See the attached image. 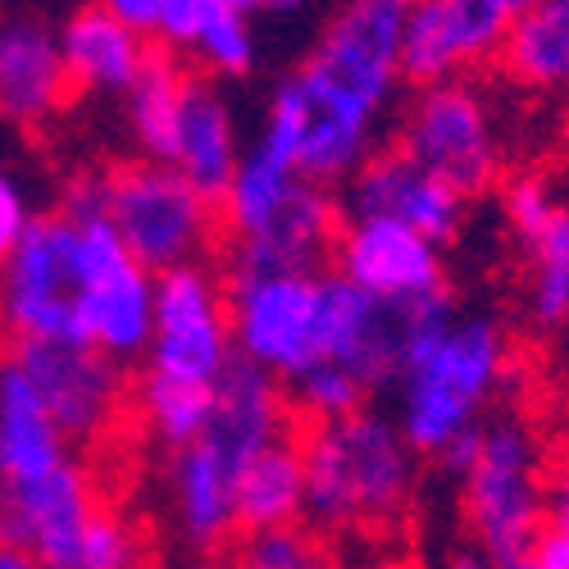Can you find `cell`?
<instances>
[{
  "label": "cell",
  "mask_w": 569,
  "mask_h": 569,
  "mask_svg": "<svg viewBox=\"0 0 569 569\" xmlns=\"http://www.w3.org/2000/svg\"><path fill=\"white\" fill-rule=\"evenodd\" d=\"M410 0H347L319 32L310 60L288 78L306 106L297 178L347 182L373 156V123L401 87V28Z\"/></svg>",
  "instance_id": "obj_1"
},
{
  "label": "cell",
  "mask_w": 569,
  "mask_h": 569,
  "mask_svg": "<svg viewBox=\"0 0 569 569\" xmlns=\"http://www.w3.org/2000/svg\"><path fill=\"white\" fill-rule=\"evenodd\" d=\"M310 533H388L415 501V451L388 415L356 410L297 438Z\"/></svg>",
  "instance_id": "obj_2"
},
{
  "label": "cell",
  "mask_w": 569,
  "mask_h": 569,
  "mask_svg": "<svg viewBox=\"0 0 569 569\" xmlns=\"http://www.w3.org/2000/svg\"><path fill=\"white\" fill-rule=\"evenodd\" d=\"M510 338L488 315L447 319L423 338L397 373V429L415 456H442L483 423L510 378Z\"/></svg>",
  "instance_id": "obj_3"
},
{
  "label": "cell",
  "mask_w": 569,
  "mask_h": 569,
  "mask_svg": "<svg viewBox=\"0 0 569 569\" xmlns=\"http://www.w3.org/2000/svg\"><path fill=\"white\" fill-rule=\"evenodd\" d=\"M442 469L460 483V510L469 542L497 569L519 565L547 529V451L529 419L492 415L456 447H447Z\"/></svg>",
  "instance_id": "obj_4"
},
{
  "label": "cell",
  "mask_w": 569,
  "mask_h": 569,
  "mask_svg": "<svg viewBox=\"0 0 569 569\" xmlns=\"http://www.w3.org/2000/svg\"><path fill=\"white\" fill-rule=\"evenodd\" d=\"M60 214H69L82 237V306H78V315H82L87 347L110 356L114 365L147 356L151 319H156V273H147L123 251L119 232L101 206V178H78L64 192Z\"/></svg>",
  "instance_id": "obj_5"
},
{
  "label": "cell",
  "mask_w": 569,
  "mask_h": 569,
  "mask_svg": "<svg viewBox=\"0 0 569 569\" xmlns=\"http://www.w3.org/2000/svg\"><path fill=\"white\" fill-rule=\"evenodd\" d=\"M232 356L264 369L278 383H297L328 365V273H228Z\"/></svg>",
  "instance_id": "obj_6"
},
{
  "label": "cell",
  "mask_w": 569,
  "mask_h": 569,
  "mask_svg": "<svg viewBox=\"0 0 569 569\" xmlns=\"http://www.w3.org/2000/svg\"><path fill=\"white\" fill-rule=\"evenodd\" d=\"M101 206L123 251L147 273L206 264V251L214 247L219 206H210L173 164L141 160L110 169L101 178Z\"/></svg>",
  "instance_id": "obj_7"
},
{
  "label": "cell",
  "mask_w": 569,
  "mask_h": 569,
  "mask_svg": "<svg viewBox=\"0 0 569 569\" xmlns=\"http://www.w3.org/2000/svg\"><path fill=\"white\" fill-rule=\"evenodd\" d=\"M82 237L69 214H37L0 260V333L14 342L87 347L82 338Z\"/></svg>",
  "instance_id": "obj_8"
},
{
  "label": "cell",
  "mask_w": 569,
  "mask_h": 569,
  "mask_svg": "<svg viewBox=\"0 0 569 569\" xmlns=\"http://www.w3.org/2000/svg\"><path fill=\"white\" fill-rule=\"evenodd\" d=\"M397 151L465 201L483 197L506 160L497 110L488 91L469 78H447L415 91L401 114Z\"/></svg>",
  "instance_id": "obj_9"
},
{
  "label": "cell",
  "mask_w": 569,
  "mask_h": 569,
  "mask_svg": "<svg viewBox=\"0 0 569 569\" xmlns=\"http://www.w3.org/2000/svg\"><path fill=\"white\" fill-rule=\"evenodd\" d=\"M232 360V328L223 278L210 264H178L156 273V319L147 373L214 388Z\"/></svg>",
  "instance_id": "obj_10"
},
{
  "label": "cell",
  "mask_w": 569,
  "mask_h": 569,
  "mask_svg": "<svg viewBox=\"0 0 569 569\" xmlns=\"http://www.w3.org/2000/svg\"><path fill=\"white\" fill-rule=\"evenodd\" d=\"M10 356L37 388L46 415L64 433L69 447L101 442L123 415V365L91 347H60V342H14Z\"/></svg>",
  "instance_id": "obj_11"
},
{
  "label": "cell",
  "mask_w": 569,
  "mask_h": 569,
  "mask_svg": "<svg viewBox=\"0 0 569 569\" xmlns=\"http://www.w3.org/2000/svg\"><path fill=\"white\" fill-rule=\"evenodd\" d=\"M97 510L101 497L87 465L69 460L28 488L0 492V547H19L46 569H73Z\"/></svg>",
  "instance_id": "obj_12"
},
{
  "label": "cell",
  "mask_w": 569,
  "mask_h": 569,
  "mask_svg": "<svg viewBox=\"0 0 569 569\" xmlns=\"http://www.w3.org/2000/svg\"><path fill=\"white\" fill-rule=\"evenodd\" d=\"M465 197L442 187L433 173L410 164L397 147L373 151L351 178L338 201L342 219H392L429 237L433 247H451L465 228Z\"/></svg>",
  "instance_id": "obj_13"
},
{
  "label": "cell",
  "mask_w": 569,
  "mask_h": 569,
  "mask_svg": "<svg viewBox=\"0 0 569 569\" xmlns=\"http://www.w3.org/2000/svg\"><path fill=\"white\" fill-rule=\"evenodd\" d=\"M333 260L338 278L378 301H419L447 292L442 247L392 219H342Z\"/></svg>",
  "instance_id": "obj_14"
},
{
  "label": "cell",
  "mask_w": 569,
  "mask_h": 569,
  "mask_svg": "<svg viewBox=\"0 0 569 569\" xmlns=\"http://www.w3.org/2000/svg\"><path fill=\"white\" fill-rule=\"evenodd\" d=\"M288 429H292V406H288L282 383L269 378L264 369L232 356L228 369L219 373L214 392H210V419H206V433L197 442L232 473V479H242V469L264 447L288 438Z\"/></svg>",
  "instance_id": "obj_15"
},
{
  "label": "cell",
  "mask_w": 569,
  "mask_h": 569,
  "mask_svg": "<svg viewBox=\"0 0 569 569\" xmlns=\"http://www.w3.org/2000/svg\"><path fill=\"white\" fill-rule=\"evenodd\" d=\"M342 232L338 197L315 182H297L273 223L232 247V273H319Z\"/></svg>",
  "instance_id": "obj_16"
},
{
  "label": "cell",
  "mask_w": 569,
  "mask_h": 569,
  "mask_svg": "<svg viewBox=\"0 0 569 569\" xmlns=\"http://www.w3.org/2000/svg\"><path fill=\"white\" fill-rule=\"evenodd\" d=\"M169 164L197 187V192L219 206L228 182L242 164V147H237V123L223 101V91L206 73H187L182 82V101L173 119V147Z\"/></svg>",
  "instance_id": "obj_17"
},
{
  "label": "cell",
  "mask_w": 569,
  "mask_h": 569,
  "mask_svg": "<svg viewBox=\"0 0 569 569\" xmlns=\"http://www.w3.org/2000/svg\"><path fill=\"white\" fill-rule=\"evenodd\" d=\"M73 97L60 37L51 23L32 14H14L0 23V114L14 123H41Z\"/></svg>",
  "instance_id": "obj_18"
},
{
  "label": "cell",
  "mask_w": 569,
  "mask_h": 569,
  "mask_svg": "<svg viewBox=\"0 0 569 569\" xmlns=\"http://www.w3.org/2000/svg\"><path fill=\"white\" fill-rule=\"evenodd\" d=\"M69 460H78L73 447L51 423L19 360L6 351L0 356V492L28 488Z\"/></svg>",
  "instance_id": "obj_19"
},
{
  "label": "cell",
  "mask_w": 569,
  "mask_h": 569,
  "mask_svg": "<svg viewBox=\"0 0 569 569\" xmlns=\"http://www.w3.org/2000/svg\"><path fill=\"white\" fill-rule=\"evenodd\" d=\"M60 37V60L73 91L91 97H128L141 64L151 56V41L128 32L119 19H110L101 6H82L64 19Z\"/></svg>",
  "instance_id": "obj_20"
},
{
  "label": "cell",
  "mask_w": 569,
  "mask_h": 569,
  "mask_svg": "<svg viewBox=\"0 0 569 569\" xmlns=\"http://www.w3.org/2000/svg\"><path fill=\"white\" fill-rule=\"evenodd\" d=\"M237 479L201 447L187 442L173 451L169 465V501H173V529L192 551H219L237 533Z\"/></svg>",
  "instance_id": "obj_21"
},
{
  "label": "cell",
  "mask_w": 569,
  "mask_h": 569,
  "mask_svg": "<svg viewBox=\"0 0 569 569\" xmlns=\"http://www.w3.org/2000/svg\"><path fill=\"white\" fill-rule=\"evenodd\" d=\"M306 506V473H301V447L297 438H278L264 447L237 479V529L251 533H273V529H297Z\"/></svg>",
  "instance_id": "obj_22"
},
{
  "label": "cell",
  "mask_w": 569,
  "mask_h": 569,
  "mask_svg": "<svg viewBox=\"0 0 569 569\" xmlns=\"http://www.w3.org/2000/svg\"><path fill=\"white\" fill-rule=\"evenodd\" d=\"M510 82L529 91H565L569 87V0H533L506 28L497 51Z\"/></svg>",
  "instance_id": "obj_23"
},
{
  "label": "cell",
  "mask_w": 569,
  "mask_h": 569,
  "mask_svg": "<svg viewBox=\"0 0 569 569\" xmlns=\"http://www.w3.org/2000/svg\"><path fill=\"white\" fill-rule=\"evenodd\" d=\"M519 247L529 251V319L538 333H560L569 328V206L556 201Z\"/></svg>",
  "instance_id": "obj_24"
},
{
  "label": "cell",
  "mask_w": 569,
  "mask_h": 569,
  "mask_svg": "<svg viewBox=\"0 0 569 569\" xmlns=\"http://www.w3.org/2000/svg\"><path fill=\"white\" fill-rule=\"evenodd\" d=\"M182 82H187V69L169 51H156V46H151V56H147V64H141L137 82L128 87V123H132V137H137V147L147 151V160H156V164H169Z\"/></svg>",
  "instance_id": "obj_25"
},
{
  "label": "cell",
  "mask_w": 569,
  "mask_h": 569,
  "mask_svg": "<svg viewBox=\"0 0 569 569\" xmlns=\"http://www.w3.org/2000/svg\"><path fill=\"white\" fill-rule=\"evenodd\" d=\"M297 182L301 178L292 169L273 164L260 151H247L242 164H237V173H232V182H228L223 201H219V219L232 232V242H247V237L264 232L273 223V214L288 206Z\"/></svg>",
  "instance_id": "obj_26"
},
{
  "label": "cell",
  "mask_w": 569,
  "mask_h": 569,
  "mask_svg": "<svg viewBox=\"0 0 569 569\" xmlns=\"http://www.w3.org/2000/svg\"><path fill=\"white\" fill-rule=\"evenodd\" d=\"M210 392H214V388L178 383V378H160V373H141L132 401H137L141 423H147V433H151L160 447L182 451L187 442H197V438L206 433Z\"/></svg>",
  "instance_id": "obj_27"
},
{
  "label": "cell",
  "mask_w": 569,
  "mask_h": 569,
  "mask_svg": "<svg viewBox=\"0 0 569 569\" xmlns=\"http://www.w3.org/2000/svg\"><path fill=\"white\" fill-rule=\"evenodd\" d=\"M365 397H369V388L342 365H315L297 378V383H288V406L301 410L310 423L347 419V415L365 410Z\"/></svg>",
  "instance_id": "obj_28"
},
{
  "label": "cell",
  "mask_w": 569,
  "mask_h": 569,
  "mask_svg": "<svg viewBox=\"0 0 569 569\" xmlns=\"http://www.w3.org/2000/svg\"><path fill=\"white\" fill-rule=\"evenodd\" d=\"M192 56L219 73V78H242L251 73L256 64V32H251V19L237 14V10H206L201 28H197V41H192Z\"/></svg>",
  "instance_id": "obj_29"
},
{
  "label": "cell",
  "mask_w": 569,
  "mask_h": 569,
  "mask_svg": "<svg viewBox=\"0 0 569 569\" xmlns=\"http://www.w3.org/2000/svg\"><path fill=\"white\" fill-rule=\"evenodd\" d=\"M232 569H342L333 551L323 547L319 533L310 529H273V533H251L232 556Z\"/></svg>",
  "instance_id": "obj_30"
},
{
  "label": "cell",
  "mask_w": 569,
  "mask_h": 569,
  "mask_svg": "<svg viewBox=\"0 0 569 569\" xmlns=\"http://www.w3.org/2000/svg\"><path fill=\"white\" fill-rule=\"evenodd\" d=\"M147 565V542L119 510H97L91 529L82 538V556L73 569H141Z\"/></svg>",
  "instance_id": "obj_31"
},
{
  "label": "cell",
  "mask_w": 569,
  "mask_h": 569,
  "mask_svg": "<svg viewBox=\"0 0 569 569\" xmlns=\"http://www.w3.org/2000/svg\"><path fill=\"white\" fill-rule=\"evenodd\" d=\"M37 219L32 201H28V187L14 169L0 164V260H6L14 247H19V237L28 232V223Z\"/></svg>",
  "instance_id": "obj_32"
},
{
  "label": "cell",
  "mask_w": 569,
  "mask_h": 569,
  "mask_svg": "<svg viewBox=\"0 0 569 569\" xmlns=\"http://www.w3.org/2000/svg\"><path fill=\"white\" fill-rule=\"evenodd\" d=\"M206 0H160V23H156V37L173 51H192L197 41V28L206 19Z\"/></svg>",
  "instance_id": "obj_33"
},
{
  "label": "cell",
  "mask_w": 569,
  "mask_h": 569,
  "mask_svg": "<svg viewBox=\"0 0 569 569\" xmlns=\"http://www.w3.org/2000/svg\"><path fill=\"white\" fill-rule=\"evenodd\" d=\"M547 525L569 533V442L547 465Z\"/></svg>",
  "instance_id": "obj_34"
},
{
  "label": "cell",
  "mask_w": 569,
  "mask_h": 569,
  "mask_svg": "<svg viewBox=\"0 0 569 569\" xmlns=\"http://www.w3.org/2000/svg\"><path fill=\"white\" fill-rule=\"evenodd\" d=\"M97 6L119 19L128 32L137 37H156V23H160V0H97Z\"/></svg>",
  "instance_id": "obj_35"
},
{
  "label": "cell",
  "mask_w": 569,
  "mask_h": 569,
  "mask_svg": "<svg viewBox=\"0 0 569 569\" xmlns=\"http://www.w3.org/2000/svg\"><path fill=\"white\" fill-rule=\"evenodd\" d=\"M525 565H529V569H569V533H560V529L547 525V529L538 533V542L529 547Z\"/></svg>",
  "instance_id": "obj_36"
},
{
  "label": "cell",
  "mask_w": 569,
  "mask_h": 569,
  "mask_svg": "<svg viewBox=\"0 0 569 569\" xmlns=\"http://www.w3.org/2000/svg\"><path fill=\"white\" fill-rule=\"evenodd\" d=\"M447 569H497L479 547L473 542H465V547H451V556H447Z\"/></svg>",
  "instance_id": "obj_37"
},
{
  "label": "cell",
  "mask_w": 569,
  "mask_h": 569,
  "mask_svg": "<svg viewBox=\"0 0 569 569\" xmlns=\"http://www.w3.org/2000/svg\"><path fill=\"white\" fill-rule=\"evenodd\" d=\"M0 569H46V565L19 547H0Z\"/></svg>",
  "instance_id": "obj_38"
},
{
  "label": "cell",
  "mask_w": 569,
  "mask_h": 569,
  "mask_svg": "<svg viewBox=\"0 0 569 569\" xmlns=\"http://www.w3.org/2000/svg\"><path fill=\"white\" fill-rule=\"evenodd\" d=\"M256 10H269V14H292V10H301V0H256Z\"/></svg>",
  "instance_id": "obj_39"
},
{
  "label": "cell",
  "mask_w": 569,
  "mask_h": 569,
  "mask_svg": "<svg viewBox=\"0 0 569 569\" xmlns=\"http://www.w3.org/2000/svg\"><path fill=\"white\" fill-rule=\"evenodd\" d=\"M206 6H214V10H237V14H251V10H256V0H206Z\"/></svg>",
  "instance_id": "obj_40"
},
{
  "label": "cell",
  "mask_w": 569,
  "mask_h": 569,
  "mask_svg": "<svg viewBox=\"0 0 569 569\" xmlns=\"http://www.w3.org/2000/svg\"><path fill=\"white\" fill-rule=\"evenodd\" d=\"M501 6H506V10H510V19H515L519 10H529V6H533V0H501Z\"/></svg>",
  "instance_id": "obj_41"
},
{
  "label": "cell",
  "mask_w": 569,
  "mask_h": 569,
  "mask_svg": "<svg viewBox=\"0 0 569 569\" xmlns=\"http://www.w3.org/2000/svg\"><path fill=\"white\" fill-rule=\"evenodd\" d=\"M506 569H529V565H525V560H519V565H506Z\"/></svg>",
  "instance_id": "obj_42"
}]
</instances>
